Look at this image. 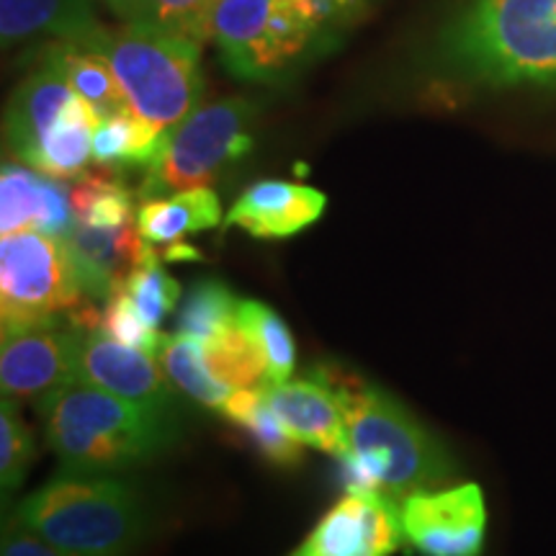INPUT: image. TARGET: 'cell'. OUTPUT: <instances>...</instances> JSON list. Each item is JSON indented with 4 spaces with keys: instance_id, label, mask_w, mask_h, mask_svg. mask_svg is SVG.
I'll use <instances>...</instances> for the list:
<instances>
[{
    "instance_id": "cell-1",
    "label": "cell",
    "mask_w": 556,
    "mask_h": 556,
    "mask_svg": "<svg viewBox=\"0 0 556 556\" xmlns=\"http://www.w3.org/2000/svg\"><path fill=\"white\" fill-rule=\"evenodd\" d=\"M451 80L482 90H556V0H467L435 41Z\"/></svg>"
},
{
    "instance_id": "cell-2",
    "label": "cell",
    "mask_w": 556,
    "mask_h": 556,
    "mask_svg": "<svg viewBox=\"0 0 556 556\" xmlns=\"http://www.w3.org/2000/svg\"><path fill=\"white\" fill-rule=\"evenodd\" d=\"M11 518L73 556H131L152 531L142 492L106 471L62 469L21 500Z\"/></svg>"
},
{
    "instance_id": "cell-3",
    "label": "cell",
    "mask_w": 556,
    "mask_h": 556,
    "mask_svg": "<svg viewBox=\"0 0 556 556\" xmlns=\"http://www.w3.org/2000/svg\"><path fill=\"white\" fill-rule=\"evenodd\" d=\"M336 389L345 413L348 490H371L402 505L451 482L454 456L400 402L374 387Z\"/></svg>"
},
{
    "instance_id": "cell-4",
    "label": "cell",
    "mask_w": 556,
    "mask_h": 556,
    "mask_svg": "<svg viewBox=\"0 0 556 556\" xmlns=\"http://www.w3.org/2000/svg\"><path fill=\"white\" fill-rule=\"evenodd\" d=\"M45 435L67 471H119L150 462L176 441V415L155 413L99 387L73 384L37 405Z\"/></svg>"
},
{
    "instance_id": "cell-5",
    "label": "cell",
    "mask_w": 556,
    "mask_h": 556,
    "mask_svg": "<svg viewBox=\"0 0 556 556\" xmlns=\"http://www.w3.org/2000/svg\"><path fill=\"white\" fill-rule=\"evenodd\" d=\"M106 54L129 109L168 131L197 109L204 93L201 45L148 21H127L111 34Z\"/></svg>"
},
{
    "instance_id": "cell-6",
    "label": "cell",
    "mask_w": 556,
    "mask_h": 556,
    "mask_svg": "<svg viewBox=\"0 0 556 556\" xmlns=\"http://www.w3.org/2000/svg\"><path fill=\"white\" fill-rule=\"evenodd\" d=\"M253 119L255 106L238 96L193 109L160 139L137 197L150 201L178 191L208 189L253 148Z\"/></svg>"
},
{
    "instance_id": "cell-7",
    "label": "cell",
    "mask_w": 556,
    "mask_h": 556,
    "mask_svg": "<svg viewBox=\"0 0 556 556\" xmlns=\"http://www.w3.org/2000/svg\"><path fill=\"white\" fill-rule=\"evenodd\" d=\"M319 21L307 0H214L208 39L235 78L274 83L307 52Z\"/></svg>"
},
{
    "instance_id": "cell-8",
    "label": "cell",
    "mask_w": 556,
    "mask_h": 556,
    "mask_svg": "<svg viewBox=\"0 0 556 556\" xmlns=\"http://www.w3.org/2000/svg\"><path fill=\"white\" fill-rule=\"evenodd\" d=\"M67 238L24 229L0 238V323L3 328L65 317L86 304Z\"/></svg>"
},
{
    "instance_id": "cell-9",
    "label": "cell",
    "mask_w": 556,
    "mask_h": 556,
    "mask_svg": "<svg viewBox=\"0 0 556 556\" xmlns=\"http://www.w3.org/2000/svg\"><path fill=\"white\" fill-rule=\"evenodd\" d=\"M78 325L65 317L3 328L0 338V389L3 400L34 402L75 381Z\"/></svg>"
},
{
    "instance_id": "cell-10",
    "label": "cell",
    "mask_w": 556,
    "mask_h": 556,
    "mask_svg": "<svg viewBox=\"0 0 556 556\" xmlns=\"http://www.w3.org/2000/svg\"><path fill=\"white\" fill-rule=\"evenodd\" d=\"M405 541L420 556H482L486 505L482 486L462 482L420 490L402 503Z\"/></svg>"
},
{
    "instance_id": "cell-11",
    "label": "cell",
    "mask_w": 556,
    "mask_h": 556,
    "mask_svg": "<svg viewBox=\"0 0 556 556\" xmlns=\"http://www.w3.org/2000/svg\"><path fill=\"white\" fill-rule=\"evenodd\" d=\"M75 381L135 402L155 413L176 415V392L163 364L150 353L111 338L101 328H80L75 345Z\"/></svg>"
},
{
    "instance_id": "cell-12",
    "label": "cell",
    "mask_w": 556,
    "mask_h": 556,
    "mask_svg": "<svg viewBox=\"0 0 556 556\" xmlns=\"http://www.w3.org/2000/svg\"><path fill=\"white\" fill-rule=\"evenodd\" d=\"M402 541L400 503L371 490H348L289 556H392Z\"/></svg>"
},
{
    "instance_id": "cell-13",
    "label": "cell",
    "mask_w": 556,
    "mask_h": 556,
    "mask_svg": "<svg viewBox=\"0 0 556 556\" xmlns=\"http://www.w3.org/2000/svg\"><path fill=\"white\" fill-rule=\"evenodd\" d=\"M3 47L52 41L103 50L111 31L96 18L93 0H0Z\"/></svg>"
},
{
    "instance_id": "cell-14",
    "label": "cell",
    "mask_w": 556,
    "mask_h": 556,
    "mask_svg": "<svg viewBox=\"0 0 556 556\" xmlns=\"http://www.w3.org/2000/svg\"><path fill=\"white\" fill-rule=\"evenodd\" d=\"M78 99L73 86L65 80L62 70L50 58L13 90L5 109V148L18 163L31 165L45 139L58 127L70 103Z\"/></svg>"
},
{
    "instance_id": "cell-15",
    "label": "cell",
    "mask_w": 556,
    "mask_h": 556,
    "mask_svg": "<svg viewBox=\"0 0 556 556\" xmlns=\"http://www.w3.org/2000/svg\"><path fill=\"white\" fill-rule=\"evenodd\" d=\"M266 397L299 443L343 462L348 454L345 413L338 389L328 379H289L268 384Z\"/></svg>"
},
{
    "instance_id": "cell-16",
    "label": "cell",
    "mask_w": 556,
    "mask_h": 556,
    "mask_svg": "<svg viewBox=\"0 0 556 556\" xmlns=\"http://www.w3.org/2000/svg\"><path fill=\"white\" fill-rule=\"evenodd\" d=\"M328 197L289 180H258L235 201L225 227L245 229L250 238L283 240L307 229L325 214Z\"/></svg>"
},
{
    "instance_id": "cell-17",
    "label": "cell",
    "mask_w": 556,
    "mask_h": 556,
    "mask_svg": "<svg viewBox=\"0 0 556 556\" xmlns=\"http://www.w3.org/2000/svg\"><path fill=\"white\" fill-rule=\"evenodd\" d=\"M78 219L70 204V186L62 178L45 176L24 163H3L0 173V232L24 229L67 238Z\"/></svg>"
},
{
    "instance_id": "cell-18",
    "label": "cell",
    "mask_w": 556,
    "mask_h": 556,
    "mask_svg": "<svg viewBox=\"0 0 556 556\" xmlns=\"http://www.w3.org/2000/svg\"><path fill=\"white\" fill-rule=\"evenodd\" d=\"M67 245L73 250L75 268H78L83 291L88 299L106 302L129 270L142 261L150 242L139 235L135 222L114 229H96L75 225L67 235Z\"/></svg>"
},
{
    "instance_id": "cell-19",
    "label": "cell",
    "mask_w": 556,
    "mask_h": 556,
    "mask_svg": "<svg viewBox=\"0 0 556 556\" xmlns=\"http://www.w3.org/2000/svg\"><path fill=\"white\" fill-rule=\"evenodd\" d=\"M219 222V197L212 189H189L142 201L137 212V229L150 245H170L186 235L214 229Z\"/></svg>"
},
{
    "instance_id": "cell-20",
    "label": "cell",
    "mask_w": 556,
    "mask_h": 556,
    "mask_svg": "<svg viewBox=\"0 0 556 556\" xmlns=\"http://www.w3.org/2000/svg\"><path fill=\"white\" fill-rule=\"evenodd\" d=\"M219 415L225 420L235 422V426L245 430L253 438L255 446L268 462L278 464V467H296L304 458L302 446L289 428L283 426L281 417L274 413L270 402L266 397V387L263 389H238L227 397L225 405L219 407Z\"/></svg>"
},
{
    "instance_id": "cell-21",
    "label": "cell",
    "mask_w": 556,
    "mask_h": 556,
    "mask_svg": "<svg viewBox=\"0 0 556 556\" xmlns=\"http://www.w3.org/2000/svg\"><path fill=\"white\" fill-rule=\"evenodd\" d=\"M165 131L150 127L131 109L103 116L93 131V165L103 170L148 168Z\"/></svg>"
},
{
    "instance_id": "cell-22",
    "label": "cell",
    "mask_w": 556,
    "mask_h": 556,
    "mask_svg": "<svg viewBox=\"0 0 556 556\" xmlns=\"http://www.w3.org/2000/svg\"><path fill=\"white\" fill-rule=\"evenodd\" d=\"M45 58H50L62 70V75H65L75 93L86 99L101 119L116 114V111L129 109L127 96H124L119 80H116L103 52L75 45H50Z\"/></svg>"
},
{
    "instance_id": "cell-23",
    "label": "cell",
    "mask_w": 556,
    "mask_h": 556,
    "mask_svg": "<svg viewBox=\"0 0 556 556\" xmlns=\"http://www.w3.org/2000/svg\"><path fill=\"white\" fill-rule=\"evenodd\" d=\"M70 204L78 225L114 229L135 222V193L114 176V170H86L70 186Z\"/></svg>"
},
{
    "instance_id": "cell-24",
    "label": "cell",
    "mask_w": 556,
    "mask_h": 556,
    "mask_svg": "<svg viewBox=\"0 0 556 556\" xmlns=\"http://www.w3.org/2000/svg\"><path fill=\"white\" fill-rule=\"evenodd\" d=\"M201 345H204V364L208 374L232 392L268 387L266 361L240 323L229 325L219 336L201 340Z\"/></svg>"
},
{
    "instance_id": "cell-25",
    "label": "cell",
    "mask_w": 556,
    "mask_h": 556,
    "mask_svg": "<svg viewBox=\"0 0 556 556\" xmlns=\"http://www.w3.org/2000/svg\"><path fill=\"white\" fill-rule=\"evenodd\" d=\"M157 361L163 364L173 384L199 405L219 413V407L232 394V389L208 374L204 364V345L197 338L178 336V332L176 336H163L157 348Z\"/></svg>"
},
{
    "instance_id": "cell-26",
    "label": "cell",
    "mask_w": 556,
    "mask_h": 556,
    "mask_svg": "<svg viewBox=\"0 0 556 556\" xmlns=\"http://www.w3.org/2000/svg\"><path fill=\"white\" fill-rule=\"evenodd\" d=\"M240 299L219 278H199L184 296L176 317V332L186 338L208 340L238 323Z\"/></svg>"
},
{
    "instance_id": "cell-27",
    "label": "cell",
    "mask_w": 556,
    "mask_h": 556,
    "mask_svg": "<svg viewBox=\"0 0 556 556\" xmlns=\"http://www.w3.org/2000/svg\"><path fill=\"white\" fill-rule=\"evenodd\" d=\"M238 323L258 345L263 361L268 368V384H281L294 374L296 345L291 338L289 325L276 309L255 299H242L238 307Z\"/></svg>"
},
{
    "instance_id": "cell-28",
    "label": "cell",
    "mask_w": 556,
    "mask_h": 556,
    "mask_svg": "<svg viewBox=\"0 0 556 556\" xmlns=\"http://www.w3.org/2000/svg\"><path fill=\"white\" fill-rule=\"evenodd\" d=\"M111 5L127 21H148L199 45L208 39L214 0H114Z\"/></svg>"
},
{
    "instance_id": "cell-29",
    "label": "cell",
    "mask_w": 556,
    "mask_h": 556,
    "mask_svg": "<svg viewBox=\"0 0 556 556\" xmlns=\"http://www.w3.org/2000/svg\"><path fill=\"white\" fill-rule=\"evenodd\" d=\"M124 289H127L131 302L137 304L139 315L148 319L155 330L163 325L165 317L173 315L180 299V283L165 274V268L160 266L157 250L152 245L142 255V261L129 270V276L124 278Z\"/></svg>"
},
{
    "instance_id": "cell-30",
    "label": "cell",
    "mask_w": 556,
    "mask_h": 556,
    "mask_svg": "<svg viewBox=\"0 0 556 556\" xmlns=\"http://www.w3.org/2000/svg\"><path fill=\"white\" fill-rule=\"evenodd\" d=\"M37 446L29 426L21 417L18 402H0V484L3 492L16 490L29 471Z\"/></svg>"
},
{
    "instance_id": "cell-31",
    "label": "cell",
    "mask_w": 556,
    "mask_h": 556,
    "mask_svg": "<svg viewBox=\"0 0 556 556\" xmlns=\"http://www.w3.org/2000/svg\"><path fill=\"white\" fill-rule=\"evenodd\" d=\"M103 315H101V330L109 332L111 338L122 340L131 348H139V351L150 353V356L157 358V348L163 336L152 328V325L139 315L137 304L131 302V296L124 289V283H119L111 296L103 302Z\"/></svg>"
},
{
    "instance_id": "cell-32",
    "label": "cell",
    "mask_w": 556,
    "mask_h": 556,
    "mask_svg": "<svg viewBox=\"0 0 556 556\" xmlns=\"http://www.w3.org/2000/svg\"><path fill=\"white\" fill-rule=\"evenodd\" d=\"M0 556H73L60 552L58 546L47 544L37 533L26 531L18 520L9 518L3 526V544H0Z\"/></svg>"
},
{
    "instance_id": "cell-33",
    "label": "cell",
    "mask_w": 556,
    "mask_h": 556,
    "mask_svg": "<svg viewBox=\"0 0 556 556\" xmlns=\"http://www.w3.org/2000/svg\"><path fill=\"white\" fill-rule=\"evenodd\" d=\"M165 261H197L199 258V250L191 245H184V242H176L163 253Z\"/></svg>"
},
{
    "instance_id": "cell-34",
    "label": "cell",
    "mask_w": 556,
    "mask_h": 556,
    "mask_svg": "<svg viewBox=\"0 0 556 556\" xmlns=\"http://www.w3.org/2000/svg\"><path fill=\"white\" fill-rule=\"evenodd\" d=\"M328 3H330V9H332V11H340V9H343V5L353 3V0H328Z\"/></svg>"
},
{
    "instance_id": "cell-35",
    "label": "cell",
    "mask_w": 556,
    "mask_h": 556,
    "mask_svg": "<svg viewBox=\"0 0 556 556\" xmlns=\"http://www.w3.org/2000/svg\"><path fill=\"white\" fill-rule=\"evenodd\" d=\"M111 3H114V0H111Z\"/></svg>"
}]
</instances>
